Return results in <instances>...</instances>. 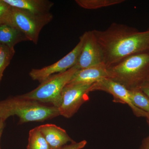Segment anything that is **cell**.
<instances>
[{"instance_id": "obj_19", "label": "cell", "mask_w": 149, "mask_h": 149, "mask_svg": "<svg viewBox=\"0 0 149 149\" xmlns=\"http://www.w3.org/2000/svg\"><path fill=\"white\" fill-rule=\"evenodd\" d=\"M87 143V141L85 140L78 142L74 141L70 144L65 145L58 149H82L86 146Z\"/></svg>"}, {"instance_id": "obj_11", "label": "cell", "mask_w": 149, "mask_h": 149, "mask_svg": "<svg viewBox=\"0 0 149 149\" xmlns=\"http://www.w3.org/2000/svg\"><path fill=\"white\" fill-rule=\"evenodd\" d=\"M51 149H58L74 141L66 131L54 124H46L38 126Z\"/></svg>"}, {"instance_id": "obj_16", "label": "cell", "mask_w": 149, "mask_h": 149, "mask_svg": "<svg viewBox=\"0 0 149 149\" xmlns=\"http://www.w3.org/2000/svg\"><path fill=\"white\" fill-rule=\"evenodd\" d=\"M124 0H76L75 2L81 8L93 10L118 4Z\"/></svg>"}, {"instance_id": "obj_12", "label": "cell", "mask_w": 149, "mask_h": 149, "mask_svg": "<svg viewBox=\"0 0 149 149\" xmlns=\"http://www.w3.org/2000/svg\"><path fill=\"white\" fill-rule=\"evenodd\" d=\"M10 7L35 14L50 13L54 3L48 0H3Z\"/></svg>"}, {"instance_id": "obj_18", "label": "cell", "mask_w": 149, "mask_h": 149, "mask_svg": "<svg viewBox=\"0 0 149 149\" xmlns=\"http://www.w3.org/2000/svg\"><path fill=\"white\" fill-rule=\"evenodd\" d=\"M11 7L0 0V26L3 24H10Z\"/></svg>"}, {"instance_id": "obj_22", "label": "cell", "mask_w": 149, "mask_h": 149, "mask_svg": "<svg viewBox=\"0 0 149 149\" xmlns=\"http://www.w3.org/2000/svg\"><path fill=\"white\" fill-rule=\"evenodd\" d=\"M5 122L6 121H3V120H0V149H2L1 146V140L2 136L3 131L5 127Z\"/></svg>"}, {"instance_id": "obj_8", "label": "cell", "mask_w": 149, "mask_h": 149, "mask_svg": "<svg viewBox=\"0 0 149 149\" xmlns=\"http://www.w3.org/2000/svg\"><path fill=\"white\" fill-rule=\"evenodd\" d=\"M102 91L109 93L113 97V102L127 104L132 109L134 114L138 117H146L147 113L135 107L130 97L129 91L123 85L110 78H106L94 83L91 92Z\"/></svg>"}, {"instance_id": "obj_23", "label": "cell", "mask_w": 149, "mask_h": 149, "mask_svg": "<svg viewBox=\"0 0 149 149\" xmlns=\"http://www.w3.org/2000/svg\"><path fill=\"white\" fill-rule=\"evenodd\" d=\"M146 118H147V121H148V124L149 126V113H147L146 116Z\"/></svg>"}, {"instance_id": "obj_1", "label": "cell", "mask_w": 149, "mask_h": 149, "mask_svg": "<svg viewBox=\"0 0 149 149\" xmlns=\"http://www.w3.org/2000/svg\"><path fill=\"white\" fill-rule=\"evenodd\" d=\"M107 68L134 54L149 50V29L139 32L127 25L113 23L104 30H92Z\"/></svg>"}, {"instance_id": "obj_2", "label": "cell", "mask_w": 149, "mask_h": 149, "mask_svg": "<svg viewBox=\"0 0 149 149\" xmlns=\"http://www.w3.org/2000/svg\"><path fill=\"white\" fill-rule=\"evenodd\" d=\"M16 116L19 125L29 122H43L60 115L58 108L37 101L22 97H10L0 101V120H6Z\"/></svg>"}, {"instance_id": "obj_10", "label": "cell", "mask_w": 149, "mask_h": 149, "mask_svg": "<svg viewBox=\"0 0 149 149\" xmlns=\"http://www.w3.org/2000/svg\"><path fill=\"white\" fill-rule=\"evenodd\" d=\"M106 78H111L108 70L103 64L77 70L68 84H93Z\"/></svg>"}, {"instance_id": "obj_9", "label": "cell", "mask_w": 149, "mask_h": 149, "mask_svg": "<svg viewBox=\"0 0 149 149\" xmlns=\"http://www.w3.org/2000/svg\"><path fill=\"white\" fill-rule=\"evenodd\" d=\"M83 47L76 64L78 70L103 64L101 53L92 31L84 33Z\"/></svg>"}, {"instance_id": "obj_20", "label": "cell", "mask_w": 149, "mask_h": 149, "mask_svg": "<svg viewBox=\"0 0 149 149\" xmlns=\"http://www.w3.org/2000/svg\"><path fill=\"white\" fill-rule=\"evenodd\" d=\"M142 91L149 98V79L146 81L140 88Z\"/></svg>"}, {"instance_id": "obj_6", "label": "cell", "mask_w": 149, "mask_h": 149, "mask_svg": "<svg viewBox=\"0 0 149 149\" xmlns=\"http://www.w3.org/2000/svg\"><path fill=\"white\" fill-rule=\"evenodd\" d=\"M93 84H68L62 93L61 102L58 108L60 115L68 118L72 117L89 100L88 95Z\"/></svg>"}, {"instance_id": "obj_7", "label": "cell", "mask_w": 149, "mask_h": 149, "mask_svg": "<svg viewBox=\"0 0 149 149\" xmlns=\"http://www.w3.org/2000/svg\"><path fill=\"white\" fill-rule=\"evenodd\" d=\"M84 35L80 38V41L74 49L69 53L53 64L40 69L33 68L29 73L32 80L42 83L48 77L53 74L64 72L74 66L80 55L83 42Z\"/></svg>"}, {"instance_id": "obj_15", "label": "cell", "mask_w": 149, "mask_h": 149, "mask_svg": "<svg viewBox=\"0 0 149 149\" xmlns=\"http://www.w3.org/2000/svg\"><path fill=\"white\" fill-rule=\"evenodd\" d=\"M129 91L131 102L136 107L149 113V98L140 88Z\"/></svg>"}, {"instance_id": "obj_5", "label": "cell", "mask_w": 149, "mask_h": 149, "mask_svg": "<svg viewBox=\"0 0 149 149\" xmlns=\"http://www.w3.org/2000/svg\"><path fill=\"white\" fill-rule=\"evenodd\" d=\"M52 13L35 14L12 7L10 24L22 32L28 41L37 45L44 27L53 19Z\"/></svg>"}, {"instance_id": "obj_13", "label": "cell", "mask_w": 149, "mask_h": 149, "mask_svg": "<svg viewBox=\"0 0 149 149\" xmlns=\"http://www.w3.org/2000/svg\"><path fill=\"white\" fill-rule=\"evenodd\" d=\"M28 41L25 35L14 26L8 24L0 26V45L14 48L18 43Z\"/></svg>"}, {"instance_id": "obj_4", "label": "cell", "mask_w": 149, "mask_h": 149, "mask_svg": "<svg viewBox=\"0 0 149 149\" xmlns=\"http://www.w3.org/2000/svg\"><path fill=\"white\" fill-rule=\"evenodd\" d=\"M78 70L74 66L65 72L53 74L40 83L35 89L20 96L42 103L49 104L58 108L61 102L63 88Z\"/></svg>"}, {"instance_id": "obj_17", "label": "cell", "mask_w": 149, "mask_h": 149, "mask_svg": "<svg viewBox=\"0 0 149 149\" xmlns=\"http://www.w3.org/2000/svg\"><path fill=\"white\" fill-rule=\"evenodd\" d=\"M15 52L14 48L0 45V82L5 70L10 63Z\"/></svg>"}, {"instance_id": "obj_14", "label": "cell", "mask_w": 149, "mask_h": 149, "mask_svg": "<svg viewBox=\"0 0 149 149\" xmlns=\"http://www.w3.org/2000/svg\"><path fill=\"white\" fill-rule=\"evenodd\" d=\"M27 149H51L38 127L29 131Z\"/></svg>"}, {"instance_id": "obj_21", "label": "cell", "mask_w": 149, "mask_h": 149, "mask_svg": "<svg viewBox=\"0 0 149 149\" xmlns=\"http://www.w3.org/2000/svg\"><path fill=\"white\" fill-rule=\"evenodd\" d=\"M140 149H149V136L144 139Z\"/></svg>"}, {"instance_id": "obj_3", "label": "cell", "mask_w": 149, "mask_h": 149, "mask_svg": "<svg viewBox=\"0 0 149 149\" xmlns=\"http://www.w3.org/2000/svg\"><path fill=\"white\" fill-rule=\"evenodd\" d=\"M107 69L110 79L127 90L140 88L149 79V50L129 56Z\"/></svg>"}]
</instances>
